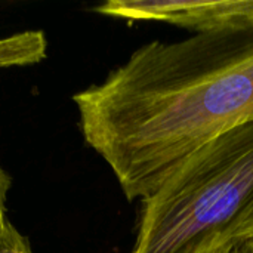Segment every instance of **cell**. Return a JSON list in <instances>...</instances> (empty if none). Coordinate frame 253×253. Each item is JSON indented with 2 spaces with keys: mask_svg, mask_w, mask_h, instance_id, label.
<instances>
[{
  "mask_svg": "<svg viewBox=\"0 0 253 253\" xmlns=\"http://www.w3.org/2000/svg\"><path fill=\"white\" fill-rule=\"evenodd\" d=\"M10 185H12V178L0 166V221L7 216L6 215V199H7V191L10 190Z\"/></svg>",
  "mask_w": 253,
  "mask_h": 253,
  "instance_id": "obj_7",
  "label": "cell"
},
{
  "mask_svg": "<svg viewBox=\"0 0 253 253\" xmlns=\"http://www.w3.org/2000/svg\"><path fill=\"white\" fill-rule=\"evenodd\" d=\"M96 13L130 21H154L193 31L222 33L253 25V0H108Z\"/></svg>",
  "mask_w": 253,
  "mask_h": 253,
  "instance_id": "obj_3",
  "label": "cell"
},
{
  "mask_svg": "<svg viewBox=\"0 0 253 253\" xmlns=\"http://www.w3.org/2000/svg\"><path fill=\"white\" fill-rule=\"evenodd\" d=\"M253 200V123L203 145L141 203L130 253H215Z\"/></svg>",
  "mask_w": 253,
  "mask_h": 253,
  "instance_id": "obj_2",
  "label": "cell"
},
{
  "mask_svg": "<svg viewBox=\"0 0 253 253\" xmlns=\"http://www.w3.org/2000/svg\"><path fill=\"white\" fill-rule=\"evenodd\" d=\"M73 101L84 142L142 202L194 151L253 123V25L150 42Z\"/></svg>",
  "mask_w": 253,
  "mask_h": 253,
  "instance_id": "obj_1",
  "label": "cell"
},
{
  "mask_svg": "<svg viewBox=\"0 0 253 253\" xmlns=\"http://www.w3.org/2000/svg\"><path fill=\"white\" fill-rule=\"evenodd\" d=\"M0 253H33L30 242L6 216L0 221Z\"/></svg>",
  "mask_w": 253,
  "mask_h": 253,
  "instance_id": "obj_5",
  "label": "cell"
},
{
  "mask_svg": "<svg viewBox=\"0 0 253 253\" xmlns=\"http://www.w3.org/2000/svg\"><path fill=\"white\" fill-rule=\"evenodd\" d=\"M231 246L234 248L236 253H253V240L240 242V243H236Z\"/></svg>",
  "mask_w": 253,
  "mask_h": 253,
  "instance_id": "obj_8",
  "label": "cell"
},
{
  "mask_svg": "<svg viewBox=\"0 0 253 253\" xmlns=\"http://www.w3.org/2000/svg\"><path fill=\"white\" fill-rule=\"evenodd\" d=\"M47 56V39L42 30H27L0 37V70L27 67Z\"/></svg>",
  "mask_w": 253,
  "mask_h": 253,
  "instance_id": "obj_4",
  "label": "cell"
},
{
  "mask_svg": "<svg viewBox=\"0 0 253 253\" xmlns=\"http://www.w3.org/2000/svg\"><path fill=\"white\" fill-rule=\"evenodd\" d=\"M246 240H253V200L251 205L245 209L239 221L234 224V227L230 230L224 240V248H228L231 245L246 242Z\"/></svg>",
  "mask_w": 253,
  "mask_h": 253,
  "instance_id": "obj_6",
  "label": "cell"
},
{
  "mask_svg": "<svg viewBox=\"0 0 253 253\" xmlns=\"http://www.w3.org/2000/svg\"><path fill=\"white\" fill-rule=\"evenodd\" d=\"M215 253H236V251H234L233 246H228V248H224V249H221V251H218V252Z\"/></svg>",
  "mask_w": 253,
  "mask_h": 253,
  "instance_id": "obj_9",
  "label": "cell"
}]
</instances>
